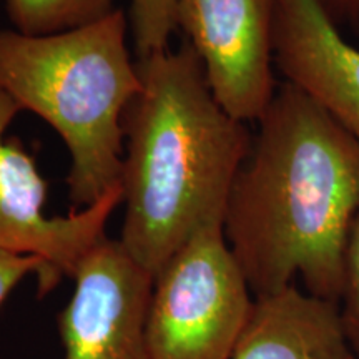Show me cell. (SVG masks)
Instances as JSON below:
<instances>
[{"instance_id": "obj_9", "label": "cell", "mask_w": 359, "mask_h": 359, "mask_svg": "<svg viewBox=\"0 0 359 359\" xmlns=\"http://www.w3.org/2000/svg\"><path fill=\"white\" fill-rule=\"evenodd\" d=\"M231 359H358L338 303L291 285L257 296Z\"/></svg>"}, {"instance_id": "obj_14", "label": "cell", "mask_w": 359, "mask_h": 359, "mask_svg": "<svg viewBox=\"0 0 359 359\" xmlns=\"http://www.w3.org/2000/svg\"><path fill=\"white\" fill-rule=\"evenodd\" d=\"M339 29L359 35V0H321Z\"/></svg>"}, {"instance_id": "obj_3", "label": "cell", "mask_w": 359, "mask_h": 359, "mask_svg": "<svg viewBox=\"0 0 359 359\" xmlns=\"http://www.w3.org/2000/svg\"><path fill=\"white\" fill-rule=\"evenodd\" d=\"M127 27L125 12L115 8L93 24L53 35L0 30V90L50 125L69 148L74 210L122 185L123 118L142 88Z\"/></svg>"}, {"instance_id": "obj_6", "label": "cell", "mask_w": 359, "mask_h": 359, "mask_svg": "<svg viewBox=\"0 0 359 359\" xmlns=\"http://www.w3.org/2000/svg\"><path fill=\"white\" fill-rule=\"evenodd\" d=\"M177 27L219 105L240 122H258L278 88L273 0H178Z\"/></svg>"}, {"instance_id": "obj_8", "label": "cell", "mask_w": 359, "mask_h": 359, "mask_svg": "<svg viewBox=\"0 0 359 359\" xmlns=\"http://www.w3.org/2000/svg\"><path fill=\"white\" fill-rule=\"evenodd\" d=\"M273 62L359 142V48L321 0H273Z\"/></svg>"}, {"instance_id": "obj_13", "label": "cell", "mask_w": 359, "mask_h": 359, "mask_svg": "<svg viewBox=\"0 0 359 359\" xmlns=\"http://www.w3.org/2000/svg\"><path fill=\"white\" fill-rule=\"evenodd\" d=\"M29 276L37 278L40 296L48 294L57 286L42 259L0 251V306L8 298V294L17 288V285Z\"/></svg>"}, {"instance_id": "obj_5", "label": "cell", "mask_w": 359, "mask_h": 359, "mask_svg": "<svg viewBox=\"0 0 359 359\" xmlns=\"http://www.w3.org/2000/svg\"><path fill=\"white\" fill-rule=\"evenodd\" d=\"M19 111L0 90V251L42 259L58 285L107 238V223L122 205L123 190L111 188L97 203L65 217L45 215L47 182L19 138L7 137Z\"/></svg>"}, {"instance_id": "obj_10", "label": "cell", "mask_w": 359, "mask_h": 359, "mask_svg": "<svg viewBox=\"0 0 359 359\" xmlns=\"http://www.w3.org/2000/svg\"><path fill=\"white\" fill-rule=\"evenodd\" d=\"M13 30L53 35L93 24L115 11V0H6Z\"/></svg>"}, {"instance_id": "obj_12", "label": "cell", "mask_w": 359, "mask_h": 359, "mask_svg": "<svg viewBox=\"0 0 359 359\" xmlns=\"http://www.w3.org/2000/svg\"><path fill=\"white\" fill-rule=\"evenodd\" d=\"M338 306L344 333L359 359V213L353 222L344 251L343 290Z\"/></svg>"}, {"instance_id": "obj_1", "label": "cell", "mask_w": 359, "mask_h": 359, "mask_svg": "<svg viewBox=\"0 0 359 359\" xmlns=\"http://www.w3.org/2000/svg\"><path fill=\"white\" fill-rule=\"evenodd\" d=\"M233 183L223 231L251 293L298 285L338 303L359 213V142L283 82Z\"/></svg>"}, {"instance_id": "obj_11", "label": "cell", "mask_w": 359, "mask_h": 359, "mask_svg": "<svg viewBox=\"0 0 359 359\" xmlns=\"http://www.w3.org/2000/svg\"><path fill=\"white\" fill-rule=\"evenodd\" d=\"M177 4L178 0H132L130 15L138 57L168 50L177 29Z\"/></svg>"}, {"instance_id": "obj_4", "label": "cell", "mask_w": 359, "mask_h": 359, "mask_svg": "<svg viewBox=\"0 0 359 359\" xmlns=\"http://www.w3.org/2000/svg\"><path fill=\"white\" fill-rule=\"evenodd\" d=\"M253 304L223 224L203 228L155 276L145 325L151 359H231Z\"/></svg>"}, {"instance_id": "obj_2", "label": "cell", "mask_w": 359, "mask_h": 359, "mask_svg": "<svg viewBox=\"0 0 359 359\" xmlns=\"http://www.w3.org/2000/svg\"><path fill=\"white\" fill-rule=\"evenodd\" d=\"M137 64L142 88L123 118L118 240L156 276L200 230L224 223L253 133L219 105L188 42Z\"/></svg>"}, {"instance_id": "obj_7", "label": "cell", "mask_w": 359, "mask_h": 359, "mask_svg": "<svg viewBox=\"0 0 359 359\" xmlns=\"http://www.w3.org/2000/svg\"><path fill=\"white\" fill-rule=\"evenodd\" d=\"M72 278L74 293L58 314L65 359H151L145 325L155 276L120 240L103 238Z\"/></svg>"}]
</instances>
